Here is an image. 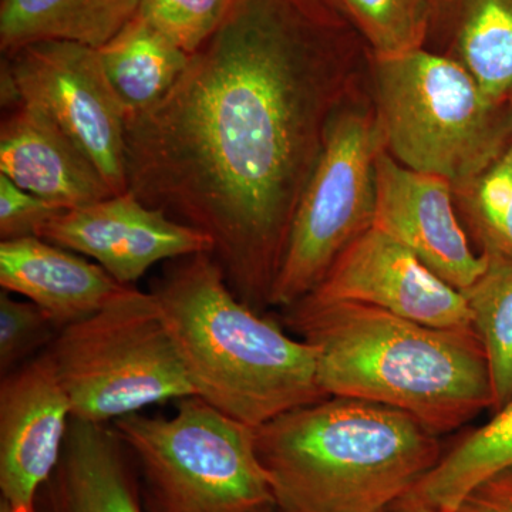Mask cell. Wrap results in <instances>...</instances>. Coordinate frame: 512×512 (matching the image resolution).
Instances as JSON below:
<instances>
[{
    "label": "cell",
    "mask_w": 512,
    "mask_h": 512,
    "mask_svg": "<svg viewBox=\"0 0 512 512\" xmlns=\"http://www.w3.org/2000/svg\"><path fill=\"white\" fill-rule=\"evenodd\" d=\"M232 3L234 0H141L138 15L191 56L217 32Z\"/></svg>",
    "instance_id": "obj_24"
},
{
    "label": "cell",
    "mask_w": 512,
    "mask_h": 512,
    "mask_svg": "<svg viewBox=\"0 0 512 512\" xmlns=\"http://www.w3.org/2000/svg\"><path fill=\"white\" fill-rule=\"evenodd\" d=\"M2 101L35 104L77 144L113 194L128 191L126 109L104 73L99 50L32 43L3 56Z\"/></svg>",
    "instance_id": "obj_9"
},
{
    "label": "cell",
    "mask_w": 512,
    "mask_h": 512,
    "mask_svg": "<svg viewBox=\"0 0 512 512\" xmlns=\"http://www.w3.org/2000/svg\"><path fill=\"white\" fill-rule=\"evenodd\" d=\"M301 301L363 303L434 328H473L463 292L375 225L339 256Z\"/></svg>",
    "instance_id": "obj_10"
},
{
    "label": "cell",
    "mask_w": 512,
    "mask_h": 512,
    "mask_svg": "<svg viewBox=\"0 0 512 512\" xmlns=\"http://www.w3.org/2000/svg\"><path fill=\"white\" fill-rule=\"evenodd\" d=\"M0 512H15V511H13V508L10 507V505L8 503H6L5 500H2V498H0Z\"/></svg>",
    "instance_id": "obj_28"
},
{
    "label": "cell",
    "mask_w": 512,
    "mask_h": 512,
    "mask_svg": "<svg viewBox=\"0 0 512 512\" xmlns=\"http://www.w3.org/2000/svg\"><path fill=\"white\" fill-rule=\"evenodd\" d=\"M35 512H146L136 463L111 424L72 419Z\"/></svg>",
    "instance_id": "obj_15"
},
{
    "label": "cell",
    "mask_w": 512,
    "mask_h": 512,
    "mask_svg": "<svg viewBox=\"0 0 512 512\" xmlns=\"http://www.w3.org/2000/svg\"><path fill=\"white\" fill-rule=\"evenodd\" d=\"M64 208L22 190L0 174V238H39L42 229Z\"/></svg>",
    "instance_id": "obj_26"
},
{
    "label": "cell",
    "mask_w": 512,
    "mask_h": 512,
    "mask_svg": "<svg viewBox=\"0 0 512 512\" xmlns=\"http://www.w3.org/2000/svg\"><path fill=\"white\" fill-rule=\"evenodd\" d=\"M424 49L463 66L512 107V0H431Z\"/></svg>",
    "instance_id": "obj_17"
},
{
    "label": "cell",
    "mask_w": 512,
    "mask_h": 512,
    "mask_svg": "<svg viewBox=\"0 0 512 512\" xmlns=\"http://www.w3.org/2000/svg\"><path fill=\"white\" fill-rule=\"evenodd\" d=\"M375 56L423 47L431 0H323Z\"/></svg>",
    "instance_id": "obj_23"
},
{
    "label": "cell",
    "mask_w": 512,
    "mask_h": 512,
    "mask_svg": "<svg viewBox=\"0 0 512 512\" xmlns=\"http://www.w3.org/2000/svg\"><path fill=\"white\" fill-rule=\"evenodd\" d=\"M276 512H379L439 463V436L384 404L328 396L255 429Z\"/></svg>",
    "instance_id": "obj_4"
},
{
    "label": "cell",
    "mask_w": 512,
    "mask_h": 512,
    "mask_svg": "<svg viewBox=\"0 0 512 512\" xmlns=\"http://www.w3.org/2000/svg\"><path fill=\"white\" fill-rule=\"evenodd\" d=\"M39 238L86 256L124 286H134L160 262L212 252L207 235L144 204L131 191L63 211Z\"/></svg>",
    "instance_id": "obj_11"
},
{
    "label": "cell",
    "mask_w": 512,
    "mask_h": 512,
    "mask_svg": "<svg viewBox=\"0 0 512 512\" xmlns=\"http://www.w3.org/2000/svg\"><path fill=\"white\" fill-rule=\"evenodd\" d=\"M508 467H512V400L441 457L437 466L393 508L454 512L478 483Z\"/></svg>",
    "instance_id": "obj_20"
},
{
    "label": "cell",
    "mask_w": 512,
    "mask_h": 512,
    "mask_svg": "<svg viewBox=\"0 0 512 512\" xmlns=\"http://www.w3.org/2000/svg\"><path fill=\"white\" fill-rule=\"evenodd\" d=\"M73 412L47 350L0 382V498L35 512L62 457Z\"/></svg>",
    "instance_id": "obj_12"
},
{
    "label": "cell",
    "mask_w": 512,
    "mask_h": 512,
    "mask_svg": "<svg viewBox=\"0 0 512 512\" xmlns=\"http://www.w3.org/2000/svg\"><path fill=\"white\" fill-rule=\"evenodd\" d=\"M111 426L136 463L144 511H275L254 427L200 397L178 400L171 417L137 413Z\"/></svg>",
    "instance_id": "obj_6"
},
{
    "label": "cell",
    "mask_w": 512,
    "mask_h": 512,
    "mask_svg": "<svg viewBox=\"0 0 512 512\" xmlns=\"http://www.w3.org/2000/svg\"><path fill=\"white\" fill-rule=\"evenodd\" d=\"M413 512H441L439 510H433V508H417L416 511Z\"/></svg>",
    "instance_id": "obj_29"
},
{
    "label": "cell",
    "mask_w": 512,
    "mask_h": 512,
    "mask_svg": "<svg viewBox=\"0 0 512 512\" xmlns=\"http://www.w3.org/2000/svg\"><path fill=\"white\" fill-rule=\"evenodd\" d=\"M451 185L460 220L478 252L512 259V143L481 173Z\"/></svg>",
    "instance_id": "obj_22"
},
{
    "label": "cell",
    "mask_w": 512,
    "mask_h": 512,
    "mask_svg": "<svg viewBox=\"0 0 512 512\" xmlns=\"http://www.w3.org/2000/svg\"><path fill=\"white\" fill-rule=\"evenodd\" d=\"M384 137L370 89L330 121L325 143L293 217L269 306L289 308L311 293L375 224L376 161Z\"/></svg>",
    "instance_id": "obj_8"
},
{
    "label": "cell",
    "mask_w": 512,
    "mask_h": 512,
    "mask_svg": "<svg viewBox=\"0 0 512 512\" xmlns=\"http://www.w3.org/2000/svg\"><path fill=\"white\" fill-rule=\"evenodd\" d=\"M141 0H2L3 56L39 42L99 50L137 15Z\"/></svg>",
    "instance_id": "obj_18"
},
{
    "label": "cell",
    "mask_w": 512,
    "mask_h": 512,
    "mask_svg": "<svg viewBox=\"0 0 512 512\" xmlns=\"http://www.w3.org/2000/svg\"><path fill=\"white\" fill-rule=\"evenodd\" d=\"M99 55L127 116L148 110L163 100L190 60V55L138 13L109 43L100 47Z\"/></svg>",
    "instance_id": "obj_19"
},
{
    "label": "cell",
    "mask_w": 512,
    "mask_h": 512,
    "mask_svg": "<svg viewBox=\"0 0 512 512\" xmlns=\"http://www.w3.org/2000/svg\"><path fill=\"white\" fill-rule=\"evenodd\" d=\"M349 29L323 0H234L170 93L126 117L128 191L207 235L251 308L269 306L330 121L370 89Z\"/></svg>",
    "instance_id": "obj_1"
},
{
    "label": "cell",
    "mask_w": 512,
    "mask_h": 512,
    "mask_svg": "<svg viewBox=\"0 0 512 512\" xmlns=\"http://www.w3.org/2000/svg\"><path fill=\"white\" fill-rule=\"evenodd\" d=\"M0 286L35 303L59 330L99 312L127 288L86 256L37 237L0 242Z\"/></svg>",
    "instance_id": "obj_16"
},
{
    "label": "cell",
    "mask_w": 512,
    "mask_h": 512,
    "mask_svg": "<svg viewBox=\"0 0 512 512\" xmlns=\"http://www.w3.org/2000/svg\"><path fill=\"white\" fill-rule=\"evenodd\" d=\"M483 275L467 291L473 328L483 342L493 384L494 412L512 400V259L485 256Z\"/></svg>",
    "instance_id": "obj_21"
},
{
    "label": "cell",
    "mask_w": 512,
    "mask_h": 512,
    "mask_svg": "<svg viewBox=\"0 0 512 512\" xmlns=\"http://www.w3.org/2000/svg\"><path fill=\"white\" fill-rule=\"evenodd\" d=\"M373 225L409 248L460 292L483 275L487 259L474 251L450 181L404 167L386 150L376 161Z\"/></svg>",
    "instance_id": "obj_13"
},
{
    "label": "cell",
    "mask_w": 512,
    "mask_h": 512,
    "mask_svg": "<svg viewBox=\"0 0 512 512\" xmlns=\"http://www.w3.org/2000/svg\"><path fill=\"white\" fill-rule=\"evenodd\" d=\"M286 325L311 343L326 396L410 414L436 436L494 406L483 342L474 328H434L355 302L286 308Z\"/></svg>",
    "instance_id": "obj_2"
},
{
    "label": "cell",
    "mask_w": 512,
    "mask_h": 512,
    "mask_svg": "<svg viewBox=\"0 0 512 512\" xmlns=\"http://www.w3.org/2000/svg\"><path fill=\"white\" fill-rule=\"evenodd\" d=\"M73 419L111 424L195 396L151 292L127 286L89 318L60 329L47 349Z\"/></svg>",
    "instance_id": "obj_7"
},
{
    "label": "cell",
    "mask_w": 512,
    "mask_h": 512,
    "mask_svg": "<svg viewBox=\"0 0 512 512\" xmlns=\"http://www.w3.org/2000/svg\"><path fill=\"white\" fill-rule=\"evenodd\" d=\"M0 174L64 210L111 197L89 156L35 106L18 101L0 126Z\"/></svg>",
    "instance_id": "obj_14"
},
{
    "label": "cell",
    "mask_w": 512,
    "mask_h": 512,
    "mask_svg": "<svg viewBox=\"0 0 512 512\" xmlns=\"http://www.w3.org/2000/svg\"><path fill=\"white\" fill-rule=\"evenodd\" d=\"M370 93L384 150L404 167L463 183L512 143V110L463 66L419 47L370 53Z\"/></svg>",
    "instance_id": "obj_5"
},
{
    "label": "cell",
    "mask_w": 512,
    "mask_h": 512,
    "mask_svg": "<svg viewBox=\"0 0 512 512\" xmlns=\"http://www.w3.org/2000/svg\"><path fill=\"white\" fill-rule=\"evenodd\" d=\"M379 512H407V511H403V510H397V508H386V510H383V511H379Z\"/></svg>",
    "instance_id": "obj_30"
},
{
    "label": "cell",
    "mask_w": 512,
    "mask_h": 512,
    "mask_svg": "<svg viewBox=\"0 0 512 512\" xmlns=\"http://www.w3.org/2000/svg\"><path fill=\"white\" fill-rule=\"evenodd\" d=\"M454 512H512V467L478 483Z\"/></svg>",
    "instance_id": "obj_27"
},
{
    "label": "cell",
    "mask_w": 512,
    "mask_h": 512,
    "mask_svg": "<svg viewBox=\"0 0 512 512\" xmlns=\"http://www.w3.org/2000/svg\"><path fill=\"white\" fill-rule=\"evenodd\" d=\"M195 396L258 429L325 399L311 343L239 299L210 254L167 262L153 291Z\"/></svg>",
    "instance_id": "obj_3"
},
{
    "label": "cell",
    "mask_w": 512,
    "mask_h": 512,
    "mask_svg": "<svg viewBox=\"0 0 512 512\" xmlns=\"http://www.w3.org/2000/svg\"><path fill=\"white\" fill-rule=\"evenodd\" d=\"M59 329L35 303L0 293V376L9 375L45 352Z\"/></svg>",
    "instance_id": "obj_25"
}]
</instances>
